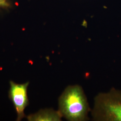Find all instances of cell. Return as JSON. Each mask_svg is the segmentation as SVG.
<instances>
[{"label": "cell", "instance_id": "6da1fadb", "mask_svg": "<svg viewBox=\"0 0 121 121\" xmlns=\"http://www.w3.org/2000/svg\"><path fill=\"white\" fill-rule=\"evenodd\" d=\"M58 111L69 121H86L91 110L82 87L78 85H69L58 99Z\"/></svg>", "mask_w": 121, "mask_h": 121}, {"label": "cell", "instance_id": "7a4b0ae2", "mask_svg": "<svg viewBox=\"0 0 121 121\" xmlns=\"http://www.w3.org/2000/svg\"><path fill=\"white\" fill-rule=\"evenodd\" d=\"M91 114L94 121H121V90L112 88L97 94Z\"/></svg>", "mask_w": 121, "mask_h": 121}, {"label": "cell", "instance_id": "3957f363", "mask_svg": "<svg viewBox=\"0 0 121 121\" xmlns=\"http://www.w3.org/2000/svg\"><path fill=\"white\" fill-rule=\"evenodd\" d=\"M9 84V98L17 112V121H21L25 117L24 110L29 104L27 91L29 82L19 84L10 81Z\"/></svg>", "mask_w": 121, "mask_h": 121}, {"label": "cell", "instance_id": "277c9868", "mask_svg": "<svg viewBox=\"0 0 121 121\" xmlns=\"http://www.w3.org/2000/svg\"><path fill=\"white\" fill-rule=\"evenodd\" d=\"M62 117L58 110L56 111L52 108L41 109L26 117L29 121H60Z\"/></svg>", "mask_w": 121, "mask_h": 121}, {"label": "cell", "instance_id": "5b68a950", "mask_svg": "<svg viewBox=\"0 0 121 121\" xmlns=\"http://www.w3.org/2000/svg\"><path fill=\"white\" fill-rule=\"evenodd\" d=\"M10 6V4L8 0H0V8L7 9Z\"/></svg>", "mask_w": 121, "mask_h": 121}]
</instances>
